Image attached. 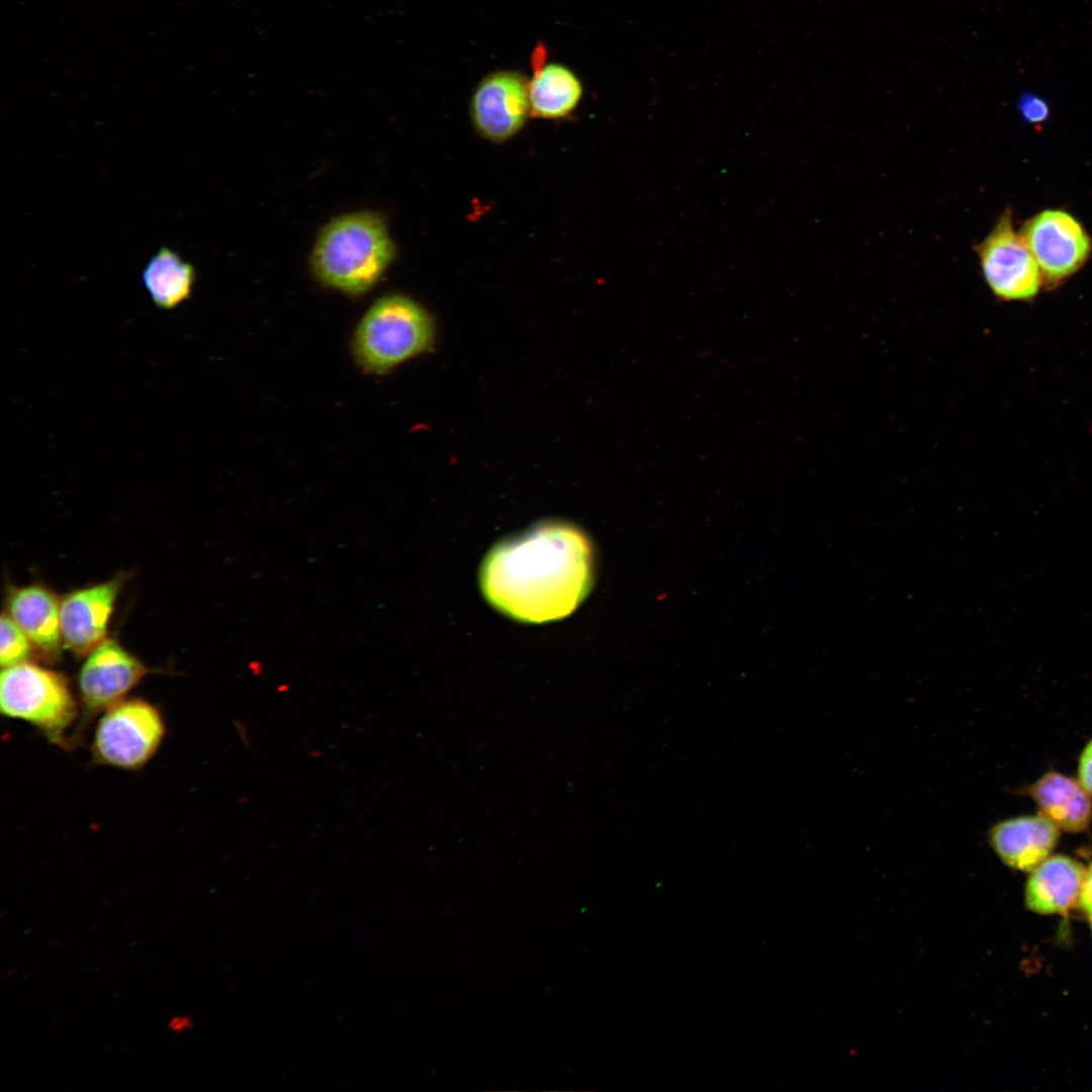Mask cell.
<instances>
[{
	"label": "cell",
	"instance_id": "5",
	"mask_svg": "<svg viewBox=\"0 0 1092 1092\" xmlns=\"http://www.w3.org/2000/svg\"><path fill=\"white\" fill-rule=\"evenodd\" d=\"M166 732L157 707L142 699L122 700L101 714L91 751L96 762L127 770L142 768Z\"/></svg>",
	"mask_w": 1092,
	"mask_h": 1092
},
{
	"label": "cell",
	"instance_id": "10",
	"mask_svg": "<svg viewBox=\"0 0 1092 1092\" xmlns=\"http://www.w3.org/2000/svg\"><path fill=\"white\" fill-rule=\"evenodd\" d=\"M119 581L110 580L70 594L60 604L62 639L79 654L91 652L102 641Z\"/></svg>",
	"mask_w": 1092,
	"mask_h": 1092
},
{
	"label": "cell",
	"instance_id": "17",
	"mask_svg": "<svg viewBox=\"0 0 1092 1092\" xmlns=\"http://www.w3.org/2000/svg\"><path fill=\"white\" fill-rule=\"evenodd\" d=\"M0 662L7 667L25 662L30 654V639L11 617L0 621Z\"/></svg>",
	"mask_w": 1092,
	"mask_h": 1092
},
{
	"label": "cell",
	"instance_id": "18",
	"mask_svg": "<svg viewBox=\"0 0 1092 1092\" xmlns=\"http://www.w3.org/2000/svg\"><path fill=\"white\" fill-rule=\"evenodd\" d=\"M1019 112L1028 123L1041 124L1049 120L1051 110L1048 102L1033 93H1024L1018 102Z\"/></svg>",
	"mask_w": 1092,
	"mask_h": 1092
},
{
	"label": "cell",
	"instance_id": "4",
	"mask_svg": "<svg viewBox=\"0 0 1092 1092\" xmlns=\"http://www.w3.org/2000/svg\"><path fill=\"white\" fill-rule=\"evenodd\" d=\"M0 708L4 716L36 727L51 742L70 744L66 735L78 711L62 674L27 662L3 667Z\"/></svg>",
	"mask_w": 1092,
	"mask_h": 1092
},
{
	"label": "cell",
	"instance_id": "2",
	"mask_svg": "<svg viewBox=\"0 0 1092 1092\" xmlns=\"http://www.w3.org/2000/svg\"><path fill=\"white\" fill-rule=\"evenodd\" d=\"M394 255L384 218L377 212L357 211L333 219L322 230L310 262L324 284L356 295L379 281Z\"/></svg>",
	"mask_w": 1092,
	"mask_h": 1092
},
{
	"label": "cell",
	"instance_id": "8",
	"mask_svg": "<svg viewBox=\"0 0 1092 1092\" xmlns=\"http://www.w3.org/2000/svg\"><path fill=\"white\" fill-rule=\"evenodd\" d=\"M146 672L143 663L116 641L103 640L95 647L78 678L82 713L76 737L98 714L122 701Z\"/></svg>",
	"mask_w": 1092,
	"mask_h": 1092
},
{
	"label": "cell",
	"instance_id": "14",
	"mask_svg": "<svg viewBox=\"0 0 1092 1092\" xmlns=\"http://www.w3.org/2000/svg\"><path fill=\"white\" fill-rule=\"evenodd\" d=\"M1042 815L1057 827L1077 832L1085 829L1092 817V803L1087 790L1078 781L1059 772H1048L1028 789Z\"/></svg>",
	"mask_w": 1092,
	"mask_h": 1092
},
{
	"label": "cell",
	"instance_id": "7",
	"mask_svg": "<svg viewBox=\"0 0 1092 1092\" xmlns=\"http://www.w3.org/2000/svg\"><path fill=\"white\" fill-rule=\"evenodd\" d=\"M1020 235L1032 254L1042 283L1055 287L1089 259L1092 240L1083 224L1062 209H1045L1028 218Z\"/></svg>",
	"mask_w": 1092,
	"mask_h": 1092
},
{
	"label": "cell",
	"instance_id": "3",
	"mask_svg": "<svg viewBox=\"0 0 1092 1092\" xmlns=\"http://www.w3.org/2000/svg\"><path fill=\"white\" fill-rule=\"evenodd\" d=\"M435 327L418 302L393 294L378 299L359 323L353 342L357 362L382 374L432 347Z\"/></svg>",
	"mask_w": 1092,
	"mask_h": 1092
},
{
	"label": "cell",
	"instance_id": "16",
	"mask_svg": "<svg viewBox=\"0 0 1092 1092\" xmlns=\"http://www.w3.org/2000/svg\"><path fill=\"white\" fill-rule=\"evenodd\" d=\"M143 281L154 304L173 309L188 299L195 282L194 267L178 253L161 248L147 263Z\"/></svg>",
	"mask_w": 1092,
	"mask_h": 1092
},
{
	"label": "cell",
	"instance_id": "12",
	"mask_svg": "<svg viewBox=\"0 0 1092 1092\" xmlns=\"http://www.w3.org/2000/svg\"><path fill=\"white\" fill-rule=\"evenodd\" d=\"M546 48L538 43L531 57L533 77L528 85L530 114L544 119H559L577 107L583 87L572 70L558 63H546Z\"/></svg>",
	"mask_w": 1092,
	"mask_h": 1092
},
{
	"label": "cell",
	"instance_id": "13",
	"mask_svg": "<svg viewBox=\"0 0 1092 1092\" xmlns=\"http://www.w3.org/2000/svg\"><path fill=\"white\" fill-rule=\"evenodd\" d=\"M1084 876L1082 864L1071 857L1045 858L1033 869L1027 881V907L1039 914L1066 913L1080 900Z\"/></svg>",
	"mask_w": 1092,
	"mask_h": 1092
},
{
	"label": "cell",
	"instance_id": "1",
	"mask_svg": "<svg viewBox=\"0 0 1092 1092\" xmlns=\"http://www.w3.org/2000/svg\"><path fill=\"white\" fill-rule=\"evenodd\" d=\"M595 556L577 527L551 520L498 542L479 571L485 599L500 613L525 623L570 615L594 581Z\"/></svg>",
	"mask_w": 1092,
	"mask_h": 1092
},
{
	"label": "cell",
	"instance_id": "6",
	"mask_svg": "<svg viewBox=\"0 0 1092 1092\" xmlns=\"http://www.w3.org/2000/svg\"><path fill=\"white\" fill-rule=\"evenodd\" d=\"M982 275L994 295L1002 300H1030L1042 284L1039 268L1013 225L1006 209L993 229L975 247Z\"/></svg>",
	"mask_w": 1092,
	"mask_h": 1092
},
{
	"label": "cell",
	"instance_id": "9",
	"mask_svg": "<svg viewBox=\"0 0 1092 1092\" xmlns=\"http://www.w3.org/2000/svg\"><path fill=\"white\" fill-rule=\"evenodd\" d=\"M529 79L517 71L499 70L486 75L474 90L469 106L477 133L492 143L515 136L530 114Z\"/></svg>",
	"mask_w": 1092,
	"mask_h": 1092
},
{
	"label": "cell",
	"instance_id": "21",
	"mask_svg": "<svg viewBox=\"0 0 1092 1092\" xmlns=\"http://www.w3.org/2000/svg\"><path fill=\"white\" fill-rule=\"evenodd\" d=\"M194 1022L192 1018L185 1014L173 1015L167 1023L168 1029L175 1034L182 1033L193 1027Z\"/></svg>",
	"mask_w": 1092,
	"mask_h": 1092
},
{
	"label": "cell",
	"instance_id": "11",
	"mask_svg": "<svg viewBox=\"0 0 1092 1092\" xmlns=\"http://www.w3.org/2000/svg\"><path fill=\"white\" fill-rule=\"evenodd\" d=\"M1058 837V827L1043 815L1001 821L989 832V841L1002 861L1021 871L1033 870L1043 861Z\"/></svg>",
	"mask_w": 1092,
	"mask_h": 1092
},
{
	"label": "cell",
	"instance_id": "22",
	"mask_svg": "<svg viewBox=\"0 0 1092 1092\" xmlns=\"http://www.w3.org/2000/svg\"><path fill=\"white\" fill-rule=\"evenodd\" d=\"M17 972H18V971H17V969H15V968H10V969H7V970H6L5 972H4V977H5L6 979H10V978L14 977V976H15V975L17 974Z\"/></svg>",
	"mask_w": 1092,
	"mask_h": 1092
},
{
	"label": "cell",
	"instance_id": "20",
	"mask_svg": "<svg viewBox=\"0 0 1092 1092\" xmlns=\"http://www.w3.org/2000/svg\"><path fill=\"white\" fill-rule=\"evenodd\" d=\"M1080 903L1083 910L1092 921V866L1085 872L1080 893Z\"/></svg>",
	"mask_w": 1092,
	"mask_h": 1092
},
{
	"label": "cell",
	"instance_id": "19",
	"mask_svg": "<svg viewBox=\"0 0 1092 1092\" xmlns=\"http://www.w3.org/2000/svg\"><path fill=\"white\" fill-rule=\"evenodd\" d=\"M1079 778L1082 786L1092 795V739L1088 742L1080 757Z\"/></svg>",
	"mask_w": 1092,
	"mask_h": 1092
},
{
	"label": "cell",
	"instance_id": "15",
	"mask_svg": "<svg viewBox=\"0 0 1092 1092\" xmlns=\"http://www.w3.org/2000/svg\"><path fill=\"white\" fill-rule=\"evenodd\" d=\"M9 611L31 642L47 653L57 652L62 640L60 605L50 592L35 585L20 588L11 597Z\"/></svg>",
	"mask_w": 1092,
	"mask_h": 1092
}]
</instances>
